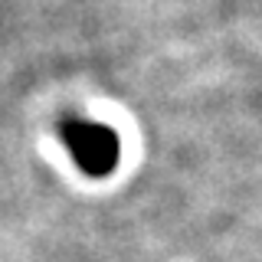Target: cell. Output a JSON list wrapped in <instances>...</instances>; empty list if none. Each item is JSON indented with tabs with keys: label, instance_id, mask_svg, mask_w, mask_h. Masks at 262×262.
<instances>
[{
	"label": "cell",
	"instance_id": "1",
	"mask_svg": "<svg viewBox=\"0 0 262 262\" xmlns=\"http://www.w3.org/2000/svg\"><path fill=\"white\" fill-rule=\"evenodd\" d=\"M69 141H72V151H76L79 164L95 170V174H102V170H108L115 164V138L108 128H98V125L72 128Z\"/></svg>",
	"mask_w": 262,
	"mask_h": 262
}]
</instances>
